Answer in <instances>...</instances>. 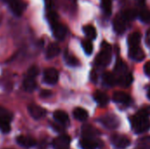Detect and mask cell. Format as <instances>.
I'll return each mask as SVG.
<instances>
[{
    "label": "cell",
    "mask_w": 150,
    "mask_h": 149,
    "mask_svg": "<svg viewBox=\"0 0 150 149\" xmlns=\"http://www.w3.org/2000/svg\"><path fill=\"white\" fill-rule=\"evenodd\" d=\"M54 119L61 125H67L69 122L68 114L62 110H57L54 112Z\"/></svg>",
    "instance_id": "e0dca14e"
},
{
    "label": "cell",
    "mask_w": 150,
    "mask_h": 149,
    "mask_svg": "<svg viewBox=\"0 0 150 149\" xmlns=\"http://www.w3.org/2000/svg\"><path fill=\"white\" fill-rule=\"evenodd\" d=\"M1 22H2V16L0 15V25H1Z\"/></svg>",
    "instance_id": "ab89813d"
},
{
    "label": "cell",
    "mask_w": 150,
    "mask_h": 149,
    "mask_svg": "<svg viewBox=\"0 0 150 149\" xmlns=\"http://www.w3.org/2000/svg\"><path fill=\"white\" fill-rule=\"evenodd\" d=\"M139 17L141 20L144 23H149L150 22V10L148 8H143L141 10L139 13Z\"/></svg>",
    "instance_id": "4316f807"
},
{
    "label": "cell",
    "mask_w": 150,
    "mask_h": 149,
    "mask_svg": "<svg viewBox=\"0 0 150 149\" xmlns=\"http://www.w3.org/2000/svg\"><path fill=\"white\" fill-rule=\"evenodd\" d=\"M101 4H102V8H103L104 12L106 15H111L112 9V0H102L101 1Z\"/></svg>",
    "instance_id": "83f0119b"
},
{
    "label": "cell",
    "mask_w": 150,
    "mask_h": 149,
    "mask_svg": "<svg viewBox=\"0 0 150 149\" xmlns=\"http://www.w3.org/2000/svg\"><path fill=\"white\" fill-rule=\"evenodd\" d=\"M103 80L105 84L110 86H113L117 83V77L111 72H105L103 75Z\"/></svg>",
    "instance_id": "cb8c5ba5"
},
{
    "label": "cell",
    "mask_w": 150,
    "mask_h": 149,
    "mask_svg": "<svg viewBox=\"0 0 150 149\" xmlns=\"http://www.w3.org/2000/svg\"><path fill=\"white\" fill-rule=\"evenodd\" d=\"M9 6H10V9L11 11H12V13L18 17L21 16L25 9V4L21 1V0H16L11 4H9Z\"/></svg>",
    "instance_id": "8fae6325"
},
{
    "label": "cell",
    "mask_w": 150,
    "mask_h": 149,
    "mask_svg": "<svg viewBox=\"0 0 150 149\" xmlns=\"http://www.w3.org/2000/svg\"><path fill=\"white\" fill-rule=\"evenodd\" d=\"M52 95V92L50 90H43L40 91V97H43V98H47L48 97H50Z\"/></svg>",
    "instance_id": "e575fe53"
},
{
    "label": "cell",
    "mask_w": 150,
    "mask_h": 149,
    "mask_svg": "<svg viewBox=\"0 0 150 149\" xmlns=\"http://www.w3.org/2000/svg\"><path fill=\"white\" fill-rule=\"evenodd\" d=\"M13 115L11 112L0 106V131L8 133L11 131V122Z\"/></svg>",
    "instance_id": "3957f363"
},
{
    "label": "cell",
    "mask_w": 150,
    "mask_h": 149,
    "mask_svg": "<svg viewBox=\"0 0 150 149\" xmlns=\"http://www.w3.org/2000/svg\"><path fill=\"white\" fill-rule=\"evenodd\" d=\"M28 111H29V113L31 114V116L34 119H37V120L44 118L47 113V112L44 108H42L41 106H40L38 105H34V104L29 105Z\"/></svg>",
    "instance_id": "52a82bcc"
},
{
    "label": "cell",
    "mask_w": 150,
    "mask_h": 149,
    "mask_svg": "<svg viewBox=\"0 0 150 149\" xmlns=\"http://www.w3.org/2000/svg\"><path fill=\"white\" fill-rule=\"evenodd\" d=\"M129 56L136 61H141L145 58V53L140 47H129Z\"/></svg>",
    "instance_id": "4fadbf2b"
},
{
    "label": "cell",
    "mask_w": 150,
    "mask_h": 149,
    "mask_svg": "<svg viewBox=\"0 0 150 149\" xmlns=\"http://www.w3.org/2000/svg\"><path fill=\"white\" fill-rule=\"evenodd\" d=\"M126 25H127V20L123 18L121 13L118 14L113 20V27L116 32H118L119 34L123 33L126 30Z\"/></svg>",
    "instance_id": "9c48e42d"
},
{
    "label": "cell",
    "mask_w": 150,
    "mask_h": 149,
    "mask_svg": "<svg viewBox=\"0 0 150 149\" xmlns=\"http://www.w3.org/2000/svg\"><path fill=\"white\" fill-rule=\"evenodd\" d=\"M144 71H145V74H146L147 76H150V61H148V62L145 64V66H144Z\"/></svg>",
    "instance_id": "d590c367"
},
{
    "label": "cell",
    "mask_w": 150,
    "mask_h": 149,
    "mask_svg": "<svg viewBox=\"0 0 150 149\" xmlns=\"http://www.w3.org/2000/svg\"><path fill=\"white\" fill-rule=\"evenodd\" d=\"M127 65L125 64V62H124L123 61H121V60H118V61L116 62L115 67H114L115 72H116L119 76H120V75H122V74L127 73Z\"/></svg>",
    "instance_id": "484cf974"
},
{
    "label": "cell",
    "mask_w": 150,
    "mask_h": 149,
    "mask_svg": "<svg viewBox=\"0 0 150 149\" xmlns=\"http://www.w3.org/2000/svg\"><path fill=\"white\" fill-rule=\"evenodd\" d=\"M60 52H61L60 47L56 43H52L47 47L46 55L48 59H52V58L57 56L60 54Z\"/></svg>",
    "instance_id": "ac0fdd59"
},
{
    "label": "cell",
    "mask_w": 150,
    "mask_h": 149,
    "mask_svg": "<svg viewBox=\"0 0 150 149\" xmlns=\"http://www.w3.org/2000/svg\"><path fill=\"white\" fill-rule=\"evenodd\" d=\"M94 98H95L96 102H97L99 105H101V106H105V105L108 104V102H109V97H108V96H107L105 93H104V92H102V91H99V90H98V91L94 94Z\"/></svg>",
    "instance_id": "d6986e66"
},
{
    "label": "cell",
    "mask_w": 150,
    "mask_h": 149,
    "mask_svg": "<svg viewBox=\"0 0 150 149\" xmlns=\"http://www.w3.org/2000/svg\"><path fill=\"white\" fill-rule=\"evenodd\" d=\"M52 30H53L54 36L59 40H62L65 38L66 34H67L66 26L63 25L62 24H60L59 22L56 23L55 25H52Z\"/></svg>",
    "instance_id": "30bf717a"
},
{
    "label": "cell",
    "mask_w": 150,
    "mask_h": 149,
    "mask_svg": "<svg viewBox=\"0 0 150 149\" xmlns=\"http://www.w3.org/2000/svg\"><path fill=\"white\" fill-rule=\"evenodd\" d=\"M112 143L118 148L124 149L126 148H127L131 141L130 140L124 135H120V134H113L111 138Z\"/></svg>",
    "instance_id": "5b68a950"
},
{
    "label": "cell",
    "mask_w": 150,
    "mask_h": 149,
    "mask_svg": "<svg viewBox=\"0 0 150 149\" xmlns=\"http://www.w3.org/2000/svg\"><path fill=\"white\" fill-rule=\"evenodd\" d=\"M4 1L6 2V3H8V4H11V3H12V2H14L16 0H4Z\"/></svg>",
    "instance_id": "74e56055"
},
{
    "label": "cell",
    "mask_w": 150,
    "mask_h": 149,
    "mask_svg": "<svg viewBox=\"0 0 150 149\" xmlns=\"http://www.w3.org/2000/svg\"><path fill=\"white\" fill-rule=\"evenodd\" d=\"M65 61H66L68 65L72 66V67H76L79 64V61L77 60V58L75 57L74 55H71L69 54H65Z\"/></svg>",
    "instance_id": "4dcf8cb0"
},
{
    "label": "cell",
    "mask_w": 150,
    "mask_h": 149,
    "mask_svg": "<svg viewBox=\"0 0 150 149\" xmlns=\"http://www.w3.org/2000/svg\"><path fill=\"white\" fill-rule=\"evenodd\" d=\"M70 144V138L67 135H61L55 138L53 141V146L55 149H68Z\"/></svg>",
    "instance_id": "ba28073f"
},
{
    "label": "cell",
    "mask_w": 150,
    "mask_h": 149,
    "mask_svg": "<svg viewBox=\"0 0 150 149\" xmlns=\"http://www.w3.org/2000/svg\"><path fill=\"white\" fill-rule=\"evenodd\" d=\"M131 125L134 131L137 133H143L150 129V120L148 117L137 113L130 118Z\"/></svg>",
    "instance_id": "6da1fadb"
},
{
    "label": "cell",
    "mask_w": 150,
    "mask_h": 149,
    "mask_svg": "<svg viewBox=\"0 0 150 149\" xmlns=\"http://www.w3.org/2000/svg\"><path fill=\"white\" fill-rule=\"evenodd\" d=\"M47 19H48L51 26L55 25L56 23H58V15H57V13L54 12V11H49L48 14H47Z\"/></svg>",
    "instance_id": "1f68e13d"
},
{
    "label": "cell",
    "mask_w": 150,
    "mask_h": 149,
    "mask_svg": "<svg viewBox=\"0 0 150 149\" xmlns=\"http://www.w3.org/2000/svg\"><path fill=\"white\" fill-rule=\"evenodd\" d=\"M82 47H83L84 52L87 54H92V52H93V45H92L91 40H83L82 41Z\"/></svg>",
    "instance_id": "f546056e"
},
{
    "label": "cell",
    "mask_w": 150,
    "mask_h": 149,
    "mask_svg": "<svg viewBox=\"0 0 150 149\" xmlns=\"http://www.w3.org/2000/svg\"><path fill=\"white\" fill-rule=\"evenodd\" d=\"M83 32L84 34L90 39V40H94L97 37V31L95 29L94 26L91 25H87L85 26H83Z\"/></svg>",
    "instance_id": "d4e9b609"
},
{
    "label": "cell",
    "mask_w": 150,
    "mask_h": 149,
    "mask_svg": "<svg viewBox=\"0 0 150 149\" xmlns=\"http://www.w3.org/2000/svg\"><path fill=\"white\" fill-rule=\"evenodd\" d=\"M59 80V73L54 68H47L44 72V81L50 85L55 84Z\"/></svg>",
    "instance_id": "8992f818"
},
{
    "label": "cell",
    "mask_w": 150,
    "mask_h": 149,
    "mask_svg": "<svg viewBox=\"0 0 150 149\" xmlns=\"http://www.w3.org/2000/svg\"><path fill=\"white\" fill-rule=\"evenodd\" d=\"M80 146L82 149H96L98 147V143L93 139L83 138L80 141Z\"/></svg>",
    "instance_id": "7402d4cb"
},
{
    "label": "cell",
    "mask_w": 150,
    "mask_h": 149,
    "mask_svg": "<svg viewBox=\"0 0 150 149\" xmlns=\"http://www.w3.org/2000/svg\"><path fill=\"white\" fill-rule=\"evenodd\" d=\"M23 86L24 89L27 91V92H32L36 89L37 83H36V78L35 77H32L29 76H26L24 82H23Z\"/></svg>",
    "instance_id": "2e32d148"
},
{
    "label": "cell",
    "mask_w": 150,
    "mask_h": 149,
    "mask_svg": "<svg viewBox=\"0 0 150 149\" xmlns=\"http://www.w3.org/2000/svg\"><path fill=\"white\" fill-rule=\"evenodd\" d=\"M38 74H39V68L36 66H32L31 68H28L27 75L26 76H32V77H35L36 78V76H37Z\"/></svg>",
    "instance_id": "d6a6232c"
},
{
    "label": "cell",
    "mask_w": 150,
    "mask_h": 149,
    "mask_svg": "<svg viewBox=\"0 0 150 149\" xmlns=\"http://www.w3.org/2000/svg\"><path fill=\"white\" fill-rule=\"evenodd\" d=\"M136 1H137V3L140 4H143L146 2V0H136Z\"/></svg>",
    "instance_id": "8d00e7d4"
},
{
    "label": "cell",
    "mask_w": 150,
    "mask_h": 149,
    "mask_svg": "<svg viewBox=\"0 0 150 149\" xmlns=\"http://www.w3.org/2000/svg\"><path fill=\"white\" fill-rule=\"evenodd\" d=\"M114 102L119 103V104H122V105H128L131 102V98L130 97L122 91H117L113 94L112 96Z\"/></svg>",
    "instance_id": "9a60e30c"
},
{
    "label": "cell",
    "mask_w": 150,
    "mask_h": 149,
    "mask_svg": "<svg viewBox=\"0 0 150 149\" xmlns=\"http://www.w3.org/2000/svg\"><path fill=\"white\" fill-rule=\"evenodd\" d=\"M100 122L106 127L110 129L117 128L120 125L119 119L113 114H106L100 118Z\"/></svg>",
    "instance_id": "277c9868"
},
{
    "label": "cell",
    "mask_w": 150,
    "mask_h": 149,
    "mask_svg": "<svg viewBox=\"0 0 150 149\" xmlns=\"http://www.w3.org/2000/svg\"><path fill=\"white\" fill-rule=\"evenodd\" d=\"M112 58V48L111 46L107 43L104 42L102 46V49L99 52V54L96 57L95 63L98 67H105L109 64Z\"/></svg>",
    "instance_id": "7a4b0ae2"
},
{
    "label": "cell",
    "mask_w": 150,
    "mask_h": 149,
    "mask_svg": "<svg viewBox=\"0 0 150 149\" xmlns=\"http://www.w3.org/2000/svg\"><path fill=\"white\" fill-rule=\"evenodd\" d=\"M97 133V130L92 127L90 125H85L83 126L82 128V134H83V138L85 139H93L94 136Z\"/></svg>",
    "instance_id": "ffe728a7"
},
{
    "label": "cell",
    "mask_w": 150,
    "mask_h": 149,
    "mask_svg": "<svg viewBox=\"0 0 150 149\" xmlns=\"http://www.w3.org/2000/svg\"><path fill=\"white\" fill-rule=\"evenodd\" d=\"M142 35L138 32H134L131 33L128 37V45L129 47H139V44L141 42Z\"/></svg>",
    "instance_id": "44dd1931"
},
{
    "label": "cell",
    "mask_w": 150,
    "mask_h": 149,
    "mask_svg": "<svg viewBox=\"0 0 150 149\" xmlns=\"http://www.w3.org/2000/svg\"><path fill=\"white\" fill-rule=\"evenodd\" d=\"M136 11L135 10H134V9H128V10H126V11H124L122 13H121V15L123 16V18L127 20V21H128V20H133L135 17H136Z\"/></svg>",
    "instance_id": "f1b7e54d"
},
{
    "label": "cell",
    "mask_w": 150,
    "mask_h": 149,
    "mask_svg": "<svg viewBox=\"0 0 150 149\" xmlns=\"http://www.w3.org/2000/svg\"><path fill=\"white\" fill-rule=\"evenodd\" d=\"M147 96H148V98L150 99V87H149V90H148V94H147Z\"/></svg>",
    "instance_id": "f35d334b"
},
{
    "label": "cell",
    "mask_w": 150,
    "mask_h": 149,
    "mask_svg": "<svg viewBox=\"0 0 150 149\" xmlns=\"http://www.w3.org/2000/svg\"><path fill=\"white\" fill-rule=\"evenodd\" d=\"M73 115H74L75 119H76L77 120H80V121H83V120L87 119V118L89 117L88 112L86 110H84L83 108H80V107H76L74 110Z\"/></svg>",
    "instance_id": "603a6c76"
},
{
    "label": "cell",
    "mask_w": 150,
    "mask_h": 149,
    "mask_svg": "<svg viewBox=\"0 0 150 149\" xmlns=\"http://www.w3.org/2000/svg\"><path fill=\"white\" fill-rule=\"evenodd\" d=\"M139 114L142 115V116H145V117H149L150 116V106H147V107H144L142 109H141L139 112H138Z\"/></svg>",
    "instance_id": "836d02e7"
},
{
    "label": "cell",
    "mask_w": 150,
    "mask_h": 149,
    "mask_svg": "<svg viewBox=\"0 0 150 149\" xmlns=\"http://www.w3.org/2000/svg\"><path fill=\"white\" fill-rule=\"evenodd\" d=\"M17 143L23 147V148H32L33 147L35 144H36V141L33 138L30 137V136H24V135H21V136H18L17 138Z\"/></svg>",
    "instance_id": "7c38bea8"
},
{
    "label": "cell",
    "mask_w": 150,
    "mask_h": 149,
    "mask_svg": "<svg viewBox=\"0 0 150 149\" xmlns=\"http://www.w3.org/2000/svg\"><path fill=\"white\" fill-rule=\"evenodd\" d=\"M133 81H134L133 75L129 72L122 74V75L119 76V77L117 78V83L120 84V86H123V87L130 86L131 83H133Z\"/></svg>",
    "instance_id": "5bb4252c"
}]
</instances>
